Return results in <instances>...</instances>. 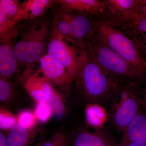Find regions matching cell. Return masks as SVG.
I'll use <instances>...</instances> for the list:
<instances>
[{"instance_id":"6da1fadb","label":"cell","mask_w":146,"mask_h":146,"mask_svg":"<svg viewBox=\"0 0 146 146\" xmlns=\"http://www.w3.org/2000/svg\"><path fill=\"white\" fill-rule=\"evenodd\" d=\"M75 80L78 88L90 104H98L109 99L118 89L115 78L86 54Z\"/></svg>"},{"instance_id":"7a4b0ae2","label":"cell","mask_w":146,"mask_h":146,"mask_svg":"<svg viewBox=\"0 0 146 146\" xmlns=\"http://www.w3.org/2000/svg\"><path fill=\"white\" fill-rule=\"evenodd\" d=\"M17 27L19 39L13 47L17 61L32 64L43 56L50 32L47 21L35 19L24 20Z\"/></svg>"},{"instance_id":"3957f363","label":"cell","mask_w":146,"mask_h":146,"mask_svg":"<svg viewBox=\"0 0 146 146\" xmlns=\"http://www.w3.org/2000/svg\"><path fill=\"white\" fill-rule=\"evenodd\" d=\"M93 29L97 39L117 53L139 73L143 71L145 63L132 40L104 21L94 23Z\"/></svg>"},{"instance_id":"277c9868","label":"cell","mask_w":146,"mask_h":146,"mask_svg":"<svg viewBox=\"0 0 146 146\" xmlns=\"http://www.w3.org/2000/svg\"><path fill=\"white\" fill-rule=\"evenodd\" d=\"M86 54L106 72L115 76L129 78L141 74L117 53L96 38L87 45Z\"/></svg>"},{"instance_id":"5b68a950","label":"cell","mask_w":146,"mask_h":146,"mask_svg":"<svg viewBox=\"0 0 146 146\" xmlns=\"http://www.w3.org/2000/svg\"><path fill=\"white\" fill-rule=\"evenodd\" d=\"M47 46L48 54L57 59L68 71L72 82L74 81L86 58L85 51L80 53L71 46L54 23Z\"/></svg>"},{"instance_id":"8992f818","label":"cell","mask_w":146,"mask_h":146,"mask_svg":"<svg viewBox=\"0 0 146 146\" xmlns=\"http://www.w3.org/2000/svg\"><path fill=\"white\" fill-rule=\"evenodd\" d=\"M103 11L108 17L104 21L110 25L124 26L136 17L138 1L133 0H106L103 1Z\"/></svg>"},{"instance_id":"52a82bcc","label":"cell","mask_w":146,"mask_h":146,"mask_svg":"<svg viewBox=\"0 0 146 146\" xmlns=\"http://www.w3.org/2000/svg\"><path fill=\"white\" fill-rule=\"evenodd\" d=\"M39 60V72L52 84L64 86L72 83L68 71L57 59L47 54L42 56Z\"/></svg>"},{"instance_id":"ba28073f","label":"cell","mask_w":146,"mask_h":146,"mask_svg":"<svg viewBox=\"0 0 146 146\" xmlns=\"http://www.w3.org/2000/svg\"><path fill=\"white\" fill-rule=\"evenodd\" d=\"M37 71L33 73L31 68H27L23 75L24 88L36 103L45 101L53 90L52 84Z\"/></svg>"},{"instance_id":"9c48e42d","label":"cell","mask_w":146,"mask_h":146,"mask_svg":"<svg viewBox=\"0 0 146 146\" xmlns=\"http://www.w3.org/2000/svg\"><path fill=\"white\" fill-rule=\"evenodd\" d=\"M139 102L127 93H123L115 106L112 116L114 125L120 130H124L138 112Z\"/></svg>"},{"instance_id":"30bf717a","label":"cell","mask_w":146,"mask_h":146,"mask_svg":"<svg viewBox=\"0 0 146 146\" xmlns=\"http://www.w3.org/2000/svg\"><path fill=\"white\" fill-rule=\"evenodd\" d=\"M57 15L63 18L70 24L71 38L81 41L93 29V25L89 18L82 15H74L69 12L61 11Z\"/></svg>"},{"instance_id":"8fae6325","label":"cell","mask_w":146,"mask_h":146,"mask_svg":"<svg viewBox=\"0 0 146 146\" xmlns=\"http://www.w3.org/2000/svg\"><path fill=\"white\" fill-rule=\"evenodd\" d=\"M55 2L60 5L61 11L65 12L75 10L83 13L98 14L103 12L105 7L104 1L99 0H59Z\"/></svg>"},{"instance_id":"7c38bea8","label":"cell","mask_w":146,"mask_h":146,"mask_svg":"<svg viewBox=\"0 0 146 146\" xmlns=\"http://www.w3.org/2000/svg\"><path fill=\"white\" fill-rule=\"evenodd\" d=\"M124 131L121 142L146 143V115L138 112Z\"/></svg>"},{"instance_id":"4fadbf2b","label":"cell","mask_w":146,"mask_h":146,"mask_svg":"<svg viewBox=\"0 0 146 146\" xmlns=\"http://www.w3.org/2000/svg\"><path fill=\"white\" fill-rule=\"evenodd\" d=\"M73 146H117L112 138L102 131L84 130L76 135Z\"/></svg>"},{"instance_id":"5bb4252c","label":"cell","mask_w":146,"mask_h":146,"mask_svg":"<svg viewBox=\"0 0 146 146\" xmlns=\"http://www.w3.org/2000/svg\"><path fill=\"white\" fill-rule=\"evenodd\" d=\"M18 68V61L13 47L8 42L0 43V76L8 78L13 75Z\"/></svg>"},{"instance_id":"9a60e30c","label":"cell","mask_w":146,"mask_h":146,"mask_svg":"<svg viewBox=\"0 0 146 146\" xmlns=\"http://www.w3.org/2000/svg\"><path fill=\"white\" fill-rule=\"evenodd\" d=\"M53 1L50 0H28L21 5L19 22L36 19L45 13Z\"/></svg>"},{"instance_id":"2e32d148","label":"cell","mask_w":146,"mask_h":146,"mask_svg":"<svg viewBox=\"0 0 146 146\" xmlns=\"http://www.w3.org/2000/svg\"><path fill=\"white\" fill-rule=\"evenodd\" d=\"M30 138L29 129L18 123L9 129L6 137L8 146H28Z\"/></svg>"},{"instance_id":"e0dca14e","label":"cell","mask_w":146,"mask_h":146,"mask_svg":"<svg viewBox=\"0 0 146 146\" xmlns=\"http://www.w3.org/2000/svg\"><path fill=\"white\" fill-rule=\"evenodd\" d=\"M86 121L89 125L94 127H100L105 121V112L102 107L98 104L88 105L85 110Z\"/></svg>"},{"instance_id":"ac0fdd59","label":"cell","mask_w":146,"mask_h":146,"mask_svg":"<svg viewBox=\"0 0 146 146\" xmlns=\"http://www.w3.org/2000/svg\"><path fill=\"white\" fill-rule=\"evenodd\" d=\"M46 101L51 109L52 117L56 120L63 119L66 113V108L60 94L54 89Z\"/></svg>"},{"instance_id":"d6986e66","label":"cell","mask_w":146,"mask_h":146,"mask_svg":"<svg viewBox=\"0 0 146 146\" xmlns=\"http://www.w3.org/2000/svg\"><path fill=\"white\" fill-rule=\"evenodd\" d=\"M0 7L6 14L9 21L19 22V16L21 10V5L19 1L1 0Z\"/></svg>"},{"instance_id":"ffe728a7","label":"cell","mask_w":146,"mask_h":146,"mask_svg":"<svg viewBox=\"0 0 146 146\" xmlns=\"http://www.w3.org/2000/svg\"><path fill=\"white\" fill-rule=\"evenodd\" d=\"M17 123V116L10 111L0 107V129L8 130Z\"/></svg>"},{"instance_id":"44dd1931","label":"cell","mask_w":146,"mask_h":146,"mask_svg":"<svg viewBox=\"0 0 146 146\" xmlns=\"http://www.w3.org/2000/svg\"><path fill=\"white\" fill-rule=\"evenodd\" d=\"M34 113L36 120L43 123L46 122L52 116L51 109L46 101L37 103Z\"/></svg>"},{"instance_id":"7402d4cb","label":"cell","mask_w":146,"mask_h":146,"mask_svg":"<svg viewBox=\"0 0 146 146\" xmlns=\"http://www.w3.org/2000/svg\"><path fill=\"white\" fill-rule=\"evenodd\" d=\"M36 121L34 112L29 110L22 111L17 116V123L29 130L35 125Z\"/></svg>"},{"instance_id":"603a6c76","label":"cell","mask_w":146,"mask_h":146,"mask_svg":"<svg viewBox=\"0 0 146 146\" xmlns=\"http://www.w3.org/2000/svg\"><path fill=\"white\" fill-rule=\"evenodd\" d=\"M17 23L14 21L0 23V36L10 40L17 35Z\"/></svg>"},{"instance_id":"cb8c5ba5","label":"cell","mask_w":146,"mask_h":146,"mask_svg":"<svg viewBox=\"0 0 146 146\" xmlns=\"http://www.w3.org/2000/svg\"><path fill=\"white\" fill-rule=\"evenodd\" d=\"M13 91L12 86L7 78L0 76V102L9 99Z\"/></svg>"},{"instance_id":"d4e9b609","label":"cell","mask_w":146,"mask_h":146,"mask_svg":"<svg viewBox=\"0 0 146 146\" xmlns=\"http://www.w3.org/2000/svg\"><path fill=\"white\" fill-rule=\"evenodd\" d=\"M42 146H68V141L63 133H55Z\"/></svg>"},{"instance_id":"484cf974","label":"cell","mask_w":146,"mask_h":146,"mask_svg":"<svg viewBox=\"0 0 146 146\" xmlns=\"http://www.w3.org/2000/svg\"><path fill=\"white\" fill-rule=\"evenodd\" d=\"M138 27L141 31L146 32V18H144L139 22Z\"/></svg>"},{"instance_id":"4316f807","label":"cell","mask_w":146,"mask_h":146,"mask_svg":"<svg viewBox=\"0 0 146 146\" xmlns=\"http://www.w3.org/2000/svg\"><path fill=\"white\" fill-rule=\"evenodd\" d=\"M0 146H8L6 137L1 131H0Z\"/></svg>"},{"instance_id":"83f0119b","label":"cell","mask_w":146,"mask_h":146,"mask_svg":"<svg viewBox=\"0 0 146 146\" xmlns=\"http://www.w3.org/2000/svg\"><path fill=\"white\" fill-rule=\"evenodd\" d=\"M117 146H146V143L138 144L134 143L121 142Z\"/></svg>"},{"instance_id":"f1b7e54d","label":"cell","mask_w":146,"mask_h":146,"mask_svg":"<svg viewBox=\"0 0 146 146\" xmlns=\"http://www.w3.org/2000/svg\"><path fill=\"white\" fill-rule=\"evenodd\" d=\"M9 40H10L9 39L0 36V43H3V42H8Z\"/></svg>"},{"instance_id":"f546056e","label":"cell","mask_w":146,"mask_h":146,"mask_svg":"<svg viewBox=\"0 0 146 146\" xmlns=\"http://www.w3.org/2000/svg\"><path fill=\"white\" fill-rule=\"evenodd\" d=\"M145 6H144V8L143 9V11L144 13H145V15L146 16V1L145 2Z\"/></svg>"},{"instance_id":"4dcf8cb0","label":"cell","mask_w":146,"mask_h":146,"mask_svg":"<svg viewBox=\"0 0 146 146\" xmlns=\"http://www.w3.org/2000/svg\"><path fill=\"white\" fill-rule=\"evenodd\" d=\"M145 104H146V98H145Z\"/></svg>"},{"instance_id":"1f68e13d","label":"cell","mask_w":146,"mask_h":146,"mask_svg":"<svg viewBox=\"0 0 146 146\" xmlns=\"http://www.w3.org/2000/svg\"><path fill=\"white\" fill-rule=\"evenodd\" d=\"M37 146H40V145H39Z\"/></svg>"}]
</instances>
